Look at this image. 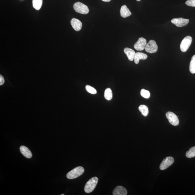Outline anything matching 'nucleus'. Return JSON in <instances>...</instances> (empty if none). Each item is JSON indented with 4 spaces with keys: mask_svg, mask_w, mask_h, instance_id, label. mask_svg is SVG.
<instances>
[{
    "mask_svg": "<svg viewBox=\"0 0 195 195\" xmlns=\"http://www.w3.org/2000/svg\"><path fill=\"white\" fill-rule=\"evenodd\" d=\"M140 93L141 96L144 98L148 99L150 97V93L148 90L142 89L141 90Z\"/></svg>",
    "mask_w": 195,
    "mask_h": 195,
    "instance_id": "nucleus-21",
    "label": "nucleus"
},
{
    "mask_svg": "<svg viewBox=\"0 0 195 195\" xmlns=\"http://www.w3.org/2000/svg\"><path fill=\"white\" fill-rule=\"evenodd\" d=\"M74 8L77 13L82 14H87L89 12L88 7L80 2L75 3L74 5Z\"/></svg>",
    "mask_w": 195,
    "mask_h": 195,
    "instance_id": "nucleus-3",
    "label": "nucleus"
},
{
    "mask_svg": "<svg viewBox=\"0 0 195 195\" xmlns=\"http://www.w3.org/2000/svg\"><path fill=\"white\" fill-rule=\"evenodd\" d=\"M139 110L142 113L143 115L146 116L149 114V109L147 106L141 105L139 107Z\"/></svg>",
    "mask_w": 195,
    "mask_h": 195,
    "instance_id": "nucleus-18",
    "label": "nucleus"
},
{
    "mask_svg": "<svg viewBox=\"0 0 195 195\" xmlns=\"http://www.w3.org/2000/svg\"><path fill=\"white\" fill-rule=\"evenodd\" d=\"M189 22V19L182 18H174L171 21L172 23L179 27H183L187 25Z\"/></svg>",
    "mask_w": 195,
    "mask_h": 195,
    "instance_id": "nucleus-9",
    "label": "nucleus"
},
{
    "mask_svg": "<svg viewBox=\"0 0 195 195\" xmlns=\"http://www.w3.org/2000/svg\"><path fill=\"white\" fill-rule=\"evenodd\" d=\"M4 77L1 75H0V85H1L4 84Z\"/></svg>",
    "mask_w": 195,
    "mask_h": 195,
    "instance_id": "nucleus-24",
    "label": "nucleus"
},
{
    "mask_svg": "<svg viewBox=\"0 0 195 195\" xmlns=\"http://www.w3.org/2000/svg\"><path fill=\"white\" fill-rule=\"evenodd\" d=\"M71 25L75 31H79L82 27V23L80 21L76 18H73L71 20Z\"/></svg>",
    "mask_w": 195,
    "mask_h": 195,
    "instance_id": "nucleus-10",
    "label": "nucleus"
},
{
    "mask_svg": "<svg viewBox=\"0 0 195 195\" xmlns=\"http://www.w3.org/2000/svg\"><path fill=\"white\" fill-rule=\"evenodd\" d=\"M104 97L106 100H110L112 98V93L110 88H107L105 90Z\"/></svg>",
    "mask_w": 195,
    "mask_h": 195,
    "instance_id": "nucleus-17",
    "label": "nucleus"
},
{
    "mask_svg": "<svg viewBox=\"0 0 195 195\" xmlns=\"http://www.w3.org/2000/svg\"><path fill=\"white\" fill-rule=\"evenodd\" d=\"M147 58V55L145 54L140 52L136 53L135 55L134 60L136 64L139 63L140 60H145Z\"/></svg>",
    "mask_w": 195,
    "mask_h": 195,
    "instance_id": "nucleus-15",
    "label": "nucleus"
},
{
    "mask_svg": "<svg viewBox=\"0 0 195 195\" xmlns=\"http://www.w3.org/2000/svg\"><path fill=\"white\" fill-rule=\"evenodd\" d=\"M166 116L170 124L173 126H177L179 125V121L178 118L174 113L168 112L166 114Z\"/></svg>",
    "mask_w": 195,
    "mask_h": 195,
    "instance_id": "nucleus-6",
    "label": "nucleus"
},
{
    "mask_svg": "<svg viewBox=\"0 0 195 195\" xmlns=\"http://www.w3.org/2000/svg\"><path fill=\"white\" fill-rule=\"evenodd\" d=\"M64 195V194H61V195Z\"/></svg>",
    "mask_w": 195,
    "mask_h": 195,
    "instance_id": "nucleus-27",
    "label": "nucleus"
},
{
    "mask_svg": "<svg viewBox=\"0 0 195 195\" xmlns=\"http://www.w3.org/2000/svg\"><path fill=\"white\" fill-rule=\"evenodd\" d=\"M158 49V47L156 41L151 40L146 44L145 50L147 53H154L157 52Z\"/></svg>",
    "mask_w": 195,
    "mask_h": 195,
    "instance_id": "nucleus-5",
    "label": "nucleus"
},
{
    "mask_svg": "<svg viewBox=\"0 0 195 195\" xmlns=\"http://www.w3.org/2000/svg\"><path fill=\"white\" fill-rule=\"evenodd\" d=\"M146 44L147 41L145 38L141 37L134 45V48L137 51H142L145 49Z\"/></svg>",
    "mask_w": 195,
    "mask_h": 195,
    "instance_id": "nucleus-8",
    "label": "nucleus"
},
{
    "mask_svg": "<svg viewBox=\"0 0 195 195\" xmlns=\"http://www.w3.org/2000/svg\"><path fill=\"white\" fill-rule=\"evenodd\" d=\"M174 160L171 156H168L165 158L162 162L160 165V169L161 170L166 169L171 165L174 163Z\"/></svg>",
    "mask_w": 195,
    "mask_h": 195,
    "instance_id": "nucleus-7",
    "label": "nucleus"
},
{
    "mask_svg": "<svg viewBox=\"0 0 195 195\" xmlns=\"http://www.w3.org/2000/svg\"><path fill=\"white\" fill-rule=\"evenodd\" d=\"M185 4L189 6L195 7V0H188Z\"/></svg>",
    "mask_w": 195,
    "mask_h": 195,
    "instance_id": "nucleus-23",
    "label": "nucleus"
},
{
    "mask_svg": "<svg viewBox=\"0 0 195 195\" xmlns=\"http://www.w3.org/2000/svg\"><path fill=\"white\" fill-rule=\"evenodd\" d=\"M192 41V38L191 36H186L182 40L181 43L180 48L181 51L183 52H185L188 49Z\"/></svg>",
    "mask_w": 195,
    "mask_h": 195,
    "instance_id": "nucleus-4",
    "label": "nucleus"
},
{
    "mask_svg": "<svg viewBox=\"0 0 195 195\" xmlns=\"http://www.w3.org/2000/svg\"><path fill=\"white\" fill-rule=\"evenodd\" d=\"M186 157L191 158L195 156V146L191 148L186 154Z\"/></svg>",
    "mask_w": 195,
    "mask_h": 195,
    "instance_id": "nucleus-20",
    "label": "nucleus"
},
{
    "mask_svg": "<svg viewBox=\"0 0 195 195\" xmlns=\"http://www.w3.org/2000/svg\"><path fill=\"white\" fill-rule=\"evenodd\" d=\"M85 88L88 93L92 94V95H95L97 93L96 90L93 87L90 86V85H87L85 87Z\"/></svg>",
    "mask_w": 195,
    "mask_h": 195,
    "instance_id": "nucleus-22",
    "label": "nucleus"
},
{
    "mask_svg": "<svg viewBox=\"0 0 195 195\" xmlns=\"http://www.w3.org/2000/svg\"><path fill=\"white\" fill-rule=\"evenodd\" d=\"M124 52L127 55L129 60L132 61L134 60L135 53L132 49L129 48H125L124 49Z\"/></svg>",
    "mask_w": 195,
    "mask_h": 195,
    "instance_id": "nucleus-14",
    "label": "nucleus"
},
{
    "mask_svg": "<svg viewBox=\"0 0 195 195\" xmlns=\"http://www.w3.org/2000/svg\"><path fill=\"white\" fill-rule=\"evenodd\" d=\"M136 1H141V0H136Z\"/></svg>",
    "mask_w": 195,
    "mask_h": 195,
    "instance_id": "nucleus-26",
    "label": "nucleus"
},
{
    "mask_svg": "<svg viewBox=\"0 0 195 195\" xmlns=\"http://www.w3.org/2000/svg\"><path fill=\"white\" fill-rule=\"evenodd\" d=\"M84 172V169L83 167H77L67 174V178L69 179H76L82 175Z\"/></svg>",
    "mask_w": 195,
    "mask_h": 195,
    "instance_id": "nucleus-1",
    "label": "nucleus"
},
{
    "mask_svg": "<svg viewBox=\"0 0 195 195\" xmlns=\"http://www.w3.org/2000/svg\"><path fill=\"white\" fill-rule=\"evenodd\" d=\"M120 13H121V16L123 18H126V17L130 16L132 15V13L130 10L125 5L121 6V10H120Z\"/></svg>",
    "mask_w": 195,
    "mask_h": 195,
    "instance_id": "nucleus-13",
    "label": "nucleus"
},
{
    "mask_svg": "<svg viewBox=\"0 0 195 195\" xmlns=\"http://www.w3.org/2000/svg\"><path fill=\"white\" fill-rule=\"evenodd\" d=\"M20 150L21 153L25 157L28 159L32 157V154L31 151L28 147L25 146H20Z\"/></svg>",
    "mask_w": 195,
    "mask_h": 195,
    "instance_id": "nucleus-12",
    "label": "nucleus"
},
{
    "mask_svg": "<svg viewBox=\"0 0 195 195\" xmlns=\"http://www.w3.org/2000/svg\"><path fill=\"white\" fill-rule=\"evenodd\" d=\"M189 70L192 74L195 73V55L193 56L189 66Z\"/></svg>",
    "mask_w": 195,
    "mask_h": 195,
    "instance_id": "nucleus-19",
    "label": "nucleus"
},
{
    "mask_svg": "<svg viewBox=\"0 0 195 195\" xmlns=\"http://www.w3.org/2000/svg\"><path fill=\"white\" fill-rule=\"evenodd\" d=\"M98 181V179L96 177H93L90 179L85 185L84 188L85 192L87 193L92 192L96 187Z\"/></svg>",
    "mask_w": 195,
    "mask_h": 195,
    "instance_id": "nucleus-2",
    "label": "nucleus"
},
{
    "mask_svg": "<svg viewBox=\"0 0 195 195\" xmlns=\"http://www.w3.org/2000/svg\"><path fill=\"white\" fill-rule=\"evenodd\" d=\"M113 194L114 195H126L127 194V191L126 189L122 186H118L113 191Z\"/></svg>",
    "mask_w": 195,
    "mask_h": 195,
    "instance_id": "nucleus-11",
    "label": "nucleus"
},
{
    "mask_svg": "<svg viewBox=\"0 0 195 195\" xmlns=\"http://www.w3.org/2000/svg\"><path fill=\"white\" fill-rule=\"evenodd\" d=\"M102 1H104V2H109L111 1V0H102Z\"/></svg>",
    "mask_w": 195,
    "mask_h": 195,
    "instance_id": "nucleus-25",
    "label": "nucleus"
},
{
    "mask_svg": "<svg viewBox=\"0 0 195 195\" xmlns=\"http://www.w3.org/2000/svg\"><path fill=\"white\" fill-rule=\"evenodd\" d=\"M43 3L42 0H33V6L36 10L40 9Z\"/></svg>",
    "mask_w": 195,
    "mask_h": 195,
    "instance_id": "nucleus-16",
    "label": "nucleus"
}]
</instances>
